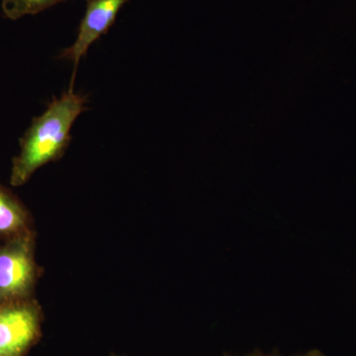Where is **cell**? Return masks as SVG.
I'll use <instances>...</instances> for the list:
<instances>
[{
	"instance_id": "cell-7",
	"label": "cell",
	"mask_w": 356,
	"mask_h": 356,
	"mask_svg": "<svg viewBox=\"0 0 356 356\" xmlns=\"http://www.w3.org/2000/svg\"><path fill=\"white\" fill-rule=\"evenodd\" d=\"M250 356H278V355H254ZM295 356H325L322 351L318 350H313L307 351L305 353H302V355H295Z\"/></svg>"
},
{
	"instance_id": "cell-6",
	"label": "cell",
	"mask_w": 356,
	"mask_h": 356,
	"mask_svg": "<svg viewBox=\"0 0 356 356\" xmlns=\"http://www.w3.org/2000/svg\"><path fill=\"white\" fill-rule=\"evenodd\" d=\"M70 0H2L1 13L8 20H19L28 15H36Z\"/></svg>"
},
{
	"instance_id": "cell-2",
	"label": "cell",
	"mask_w": 356,
	"mask_h": 356,
	"mask_svg": "<svg viewBox=\"0 0 356 356\" xmlns=\"http://www.w3.org/2000/svg\"><path fill=\"white\" fill-rule=\"evenodd\" d=\"M35 250V231L0 243V303L34 298L41 273Z\"/></svg>"
},
{
	"instance_id": "cell-5",
	"label": "cell",
	"mask_w": 356,
	"mask_h": 356,
	"mask_svg": "<svg viewBox=\"0 0 356 356\" xmlns=\"http://www.w3.org/2000/svg\"><path fill=\"white\" fill-rule=\"evenodd\" d=\"M32 231L31 215L24 203L10 189L0 184V242Z\"/></svg>"
},
{
	"instance_id": "cell-1",
	"label": "cell",
	"mask_w": 356,
	"mask_h": 356,
	"mask_svg": "<svg viewBox=\"0 0 356 356\" xmlns=\"http://www.w3.org/2000/svg\"><path fill=\"white\" fill-rule=\"evenodd\" d=\"M88 95H77L74 88L55 97L43 113L32 119L19 140V153L13 159L9 182L23 186L42 166L64 156L72 143V128L88 110Z\"/></svg>"
},
{
	"instance_id": "cell-4",
	"label": "cell",
	"mask_w": 356,
	"mask_h": 356,
	"mask_svg": "<svg viewBox=\"0 0 356 356\" xmlns=\"http://www.w3.org/2000/svg\"><path fill=\"white\" fill-rule=\"evenodd\" d=\"M86 9L79 24L76 41L64 49L58 56L60 60H67L74 65L72 84L74 88L77 67L81 58L86 57L91 44L100 37L107 34L113 26L117 16L131 0H86Z\"/></svg>"
},
{
	"instance_id": "cell-3",
	"label": "cell",
	"mask_w": 356,
	"mask_h": 356,
	"mask_svg": "<svg viewBox=\"0 0 356 356\" xmlns=\"http://www.w3.org/2000/svg\"><path fill=\"white\" fill-rule=\"evenodd\" d=\"M43 320L35 298L0 303V356H27L41 339Z\"/></svg>"
}]
</instances>
